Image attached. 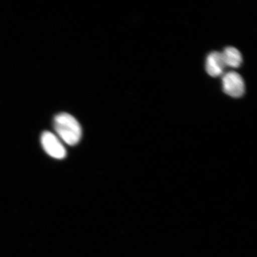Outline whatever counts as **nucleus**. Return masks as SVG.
<instances>
[{"mask_svg": "<svg viewBox=\"0 0 257 257\" xmlns=\"http://www.w3.org/2000/svg\"><path fill=\"white\" fill-rule=\"evenodd\" d=\"M54 127L57 134L64 143L75 146L82 137V127L78 120L70 114L62 112L56 115Z\"/></svg>", "mask_w": 257, "mask_h": 257, "instance_id": "f257e3e1", "label": "nucleus"}, {"mask_svg": "<svg viewBox=\"0 0 257 257\" xmlns=\"http://www.w3.org/2000/svg\"><path fill=\"white\" fill-rule=\"evenodd\" d=\"M41 143L45 152L54 159L62 160L65 158L67 152L65 147L55 135L46 131L42 134Z\"/></svg>", "mask_w": 257, "mask_h": 257, "instance_id": "f03ea898", "label": "nucleus"}, {"mask_svg": "<svg viewBox=\"0 0 257 257\" xmlns=\"http://www.w3.org/2000/svg\"><path fill=\"white\" fill-rule=\"evenodd\" d=\"M223 91L226 94L233 98H239L245 92V83L239 73L228 72L222 78Z\"/></svg>", "mask_w": 257, "mask_h": 257, "instance_id": "7ed1b4c3", "label": "nucleus"}, {"mask_svg": "<svg viewBox=\"0 0 257 257\" xmlns=\"http://www.w3.org/2000/svg\"><path fill=\"white\" fill-rule=\"evenodd\" d=\"M226 66L222 53L213 51L208 54L205 64V69L209 75L212 77L220 76L223 73Z\"/></svg>", "mask_w": 257, "mask_h": 257, "instance_id": "20e7f679", "label": "nucleus"}, {"mask_svg": "<svg viewBox=\"0 0 257 257\" xmlns=\"http://www.w3.org/2000/svg\"><path fill=\"white\" fill-rule=\"evenodd\" d=\"M226 66L234 68L239 67L242 63V57L239 51L232 47H226L222 53Z\"/></svg>", "mask_w": 257, "mask_h": 257, "instance_id": "39448f33", "label": "nucleus"}]
</instances>
